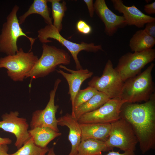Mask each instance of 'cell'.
<instances>
[{
	"instance_id": "6da1fadb",
	"label": "cell",
	"mask_w": 155,
	"mask_h": 155,
	"mask_svg": "<svg viewBox=\"0 0 155 155\" xmlns=\"http://www.w3.org/2000/svg\"><path fill=\"white\" fill-rule=\"evenodd\" d=\"M121 117L131 125L144 154L155 147V94L142 104L126 102L122 105Z\"/></svg>"
},
{
	"instance_id": "7a4b0ae2",
	"label": "cell",
	"mask_w": 155,
	"mask_h": 155,
	"mask_svg": "<svg viewBox=\"0 0 155 155\" xmlns=\"http://www.w3.org/2000/svg\"><path fill=\"white\" fill-rule=\"evenodd\" d=\"M154 66L151 63L143 72L125 81L120 98L131 103L149 100L155 94L152 74Z\"/></svg>"
},
{
	"instance_id": "3957f363",
	"label": "cell",
	"mask_w": 155,
	"mask_h": 155,
	"mask_svg": "<svg viewBox=\"0 0 155 155\" xmlns=\"http://www.w3.org/2000/svg\"><path fill=\"white\" fill-rule=\"evenodd\" d=\"M42 48L41 57L25 78L44 77L56 70L57 66L70 63V56L64 50L45 43L42 44Z\"/></svg>"
},
{
	"instance_id": "277c9868",
	"label": "cell",
	"mask_w": 155,
	"mask_h": 155,
	"mask_svg": "<svg viewBox=\"0 0 155 155\" xmlns=\"http://www.w3.org/2000/svg\"><path fill=\"white\" fill-rule=\"evenodd\" d=\"M19 7L14 5L7 16L6 21L3 25L0 34V52L7 55L15 54L18 51L17 44L18 39L20 36L26 37L30 41L31 51L36 38L28 36L20 26L17 16Z\"/></svg>"
},
{
	"instance_id": "5b68a950",
	"label": "cell",
	"mask_w": 155,
	"mask_h": 155,
	"mask_svg": "<svg viewBox=\"0 0 155 155\" xmlns=\"http://www.w3.org/2000/svg\"><path fill=\"white\" fill-rule=\"evenodd\" d=\"M38 37L42 43L46 44L52 41L48 38H52L58 41L65 47L70 52L74 61L77 70L83 69L78 58L79 53L81 51L96 53L103 51L100 44L96 45L92 42L87 43L84 42L80 43L72 42L63 37L60 32L53 24L47 25L38 31Z\"/></svg>"
},
{
	"instance_id": "8992f818",
	"label": "cell",
	"mask_w": 155,
	"mask_h": 155,
	"mask_svg": "<svg viewBox=\"0 0 155 155\" xmlns=\"http://www.w3.org/2000/svg\"><path fill=\"white\" fill-rule=\"evenodd\" d=\"M38 59L32 52L26 53L20 48L15 54L0 58V68L6 69L8 76L13 81L22 82Z\"/></svg>"
},
{
	"instance_id": "52a82bcc",
	"label": "cell",
	"mask_w": 155,
	"mask_h": 155,
	"mask_svg": "<svg viewBox=\"0 0 155 155\" xmlns=\"http://www.w3.org/2000/svg\"><path fill=\"white\" fill-rule=\"evenodd\" d=\"M111 124L109 136L105 142L109 150L116 147L124 152L134 151L138 141L129 123L121 117Z\"/></svg>"
},
{
	"instance_id": "ba28073f",
	"label": "cell",
	"mask_w": 155,
	"mask_h": 155,
	"mask_svg": "<svg viewBox=\"0 0 155 155\" xmlns=\"http://www.w3.org/2000/svg\"><path fill=\"white\" fill-rule=\"evenodd\" d=\"M155 59V49H152L141 52H128L119 59L115 68L123 82L139 73L147 64Z\"/></svg>"
},
{
	"instance_id": "9c48e42d",
	"label": "cell",
	"mask_w": 155,
	"mask_h": 155,
	"mask_svg": "<svg viewBox=\"0 0 155 155\" xmlns=\"http://www.w3.org/2000/svg\"><path fill=\"white\" fill-rule=\"evenodd\" d=\"M124 83L119 73L113 67L112 61L108 59L101 76L93 77L88 85L111 99L120 98Z\"/></svg>"
},
{
	"instance_id": "30bf717a",
	"label": "cell",
	"mask_w": 155,
	"mask_h": 155,
	"mask_svg": "<svg viewBox=\"0 0 155 155\" xmlns=\"http://www.w3.org/2000/svg\"><path fill=\"white\" fill-rule=\"evenodd\" d=\"M127 102L120 98L109 99L98 109L82 115L79 124L111 123L121 118V108Z\"/></svg>"
},
{
	"instance_id": "8fae6325",
	"label": "cell",
	"mask_w": 155,
	"mask_h": 155,
	"mask_svg": "<svg viewBox=\"0 0 155 155\" xmlns=\"http://www.w3.org/2000/svg\"><path fill=\"white\" fill-rule=\"evenodd\" d=\"M61 81L59 79L55 81L53 88L49 93V99L45 108L43 110H36L33 113L30 123L31 129L36 127H47L59 132L55 116L59 106L55 104V100L56 92Z\"/></svg>"
},
{
	"instance_id": "7c38bea8",
	"label": "cell",
	"mask_w": 155,
	"mask_h": 155,
	"mask_svg": "<svg viewBox=\"0 0 155 155\" xmlns=\"http://www.w3.org/2000/svg\"><path fill=\"white\" fill-rule=\"evenodd\" d=\"M18 111H11L1 116L0 128L4 131L13 134L16 141L15 145L18 149L20 148L30 137L28 132L29 125L26 119L19 117Z\"/></svg>"
},
{
	"instance_id": "4fadbf2b",
	"label": "cell",
	"mask_w": 155,
	"mask_h": 155,
	"mask_svg": "<svg viewBox=\"0 0 155 155\" xmlns=\"http://www.w3.org/2000/svg\"><path fill=\"white\" fill-rule=\"evenodd\" d=\"M94 12L104 23V32L108 36H113L119 28L127 25L123 16L117 15L108 7L104 0H96L94 3Z\"/></svg>"
},
{
	"instance_id": "5bb4252c",
	"label": "cell",
	"mask_w": 155,
	"mask_h": 155,
	"mask_svg": "<svg viewBox=\"0 0 155 155\" xmlns=\"http://www.w3.org/2000/svg\"><path fill=\"white\" fill-rule=\"evenodd\" d=\"M114 9L123 14L127 25L142 28L148 23L155 21V18L146 15L134 5H125L122 0H111Z\"/></svg>"
},
{
	"instance_id": "9a60e30c",
	"label": "cell",
	"mask_w": 155,
	"mask_h": 155,
	"mask_svg": "<svg viewBox=\"0 0 155 155\" xmlns=\"http://www.w3.org/2000/svg\"><path fill=\"white\" fill-rule=\"evenodd\" d=\"M59 67L69 72L66 73L59 69H56L57 72L61 75L68 83L69 87L68 94L70 96L72 109L75 96L80 90L81 85L84 81L91 78L93 73L87 69L75 70L68 68L63 65H60Z\"/></svg>"
},
{
	"instance_id": "2e32d148",
	"label": "cell",
	"mask_w": 155,
	"mask_h": 155,
	"mask_svg": "<svg viewBox=\"0 0 155 155\" xmlns=\"http://www.w3.org/2000/svg\"><path fill=\"white\" fill-rule=\"evenodd\" d=\"M58 125L66 126L69 129L68 139L71 149L68 155H77L78 149L81 140L82 131L78 120L71 114L67 113L57 119Z\"/></svg>"
},
{
	"instance_id": "e0dca14e",
	"label": "cell",
	"mask_w": 155,
	"mask_h": 155,
	"mask_svg": "<svg viewBox=\"0 0 155 155\" xmlns=\"http://www.w3.org/2000/svg\"><path fill=\"white\" fill-rule=\"evenodd\" d=\"M80 124L82 131L81 140L92 139L105 142L108 137L111 123Z\"/></svg>"
},
{
	"instance_id": "ac0fdd59",
	"label": "cell",
	"mask_w": 155,
	"mask_h": 155,
	"mask_svg": "<svg viewBox=\"0 0 155 155\" xmlns=\"http://www.w3.org/2000/svg\"><path fill=\"white\" fill-rule=\"evenodd\" d=\"M28 132L35 144L42 148L46 147L51 141L62 134L47 127H35Z\"/></svg>"
},
{
	"instance_id": "d6986e66",
	"label": "cell",
	"mask_w": 155,
	"mask_h": 155,
	"mask_svg": "<svg viewBox=\"0 0 155 155\" xmlns=\"http://www.w3.org/2000/svg\"><path fill=\"white\" fill-rule=\"evenodd\" d=\"M155 38L147 34L144 30L137 31L129 40V46L132 51L141 52L152 49Z\"/></svg>"
},
{
	"instance_id": "ffe728a7",
	"label": "cell",
	"mask_w": 155,
	"mask_h": 155,
	"mask_svg": "<svg viewBox=\"0 0 155 155\" xmlns=\"http://www.w3.org/2000/svg\"><path fill=\"white\" fill-rule=\"evenodd\" d=\"M47 0H34L28 10L19 17L20 24L24 23L29 16L33 14L41 16L47 25L53 24L52 19L50 16V9L49 7Z\"/></svg>"
},
{
	"instance_id": "44dd1931",
	"label": "cell",
	"mask_w": 155,
	"mask_h": 155,
	"mask_svg": "<svg viewBox=\"0 0 155 155\" xmlns=\"http://www.w3.org/2000/svg\"><path fill=\"white\" fill-rule=\"evenodd\" d=\"M109 99L105 94L98 91L89 100L74 110V117L78 120L83 115L98 109Z\"/></svg>"
},
{
	"instance_id": "7402d4cb",
	"label": "cell",
	"mask_w": 155,
	"mask_h": 155,
	"mask_svg": "<svg viewBox=\"0 0 155 155\" xmlns=\"http://www.w3.org/2000/svg\"><path fill=\"white\" fill-rule=\"evenodd\" d=\"M105 142L89 139L81 140L77 155H99L102 152L109 151Z\"/></svg>"
},
{
	"instance_id": "603a6c76",
	"label": "cell",
	"mask_w": 155,
	"mask_h": 155,
	"mask_svg": "<svg viewBox=\"0 0 155 155\" xmlns=\"http://www.w3.org/2000/svg\"><path fill=\"white\" fill-rule=\"evenodd\" d=\"M60 0H49L48 2L51 3L53 25L60 32L63 27L62 22L67 7L66 2L63 1L60 2Z\"/></svg>"
},
{
	"instance_id": "cb8c5ba5",
	"label": "cell",
	"mask_w": 155,
	"mask_h": 155,
	"mask_svg": "<svg viewBox=\"0 0 155 155\" xmlns=\"http://www.w3.org/2000/svg\"><path fill=\"white\" fill-rule=\"evenodd\" d=\"M49 150L47 147L42 148L36 146L30 137L22 147L11 155H45Z\"/></svg>"
},
{
	"instance_id": "d4e9b609",
	"label": "cell",
	"mask_w": 155,
	"mask_h": 155,
	"mask_svg": "<svg viewBox=\"0 0 155 155\" xmlns=\"http://www.w3.org/2000/svg\"><path fill=\"white\" fill-rule=\"evenodd\" d=\"M98 92L95 88L90 86L83 90L80 89L75 98L73 107L72 109L71 115L72 116L74 117L75 110L89 100Z\"/></svg>"
},
{
	"instance_id": "484cf974",
	"label": "cell",
	"mask_w": 155,
	"mask_h": 155,
	"mask_svg": "<svg viewBox=\"0 0 155 155\" xmlns=\"http://www.w3.org/2000/svg\"><path fill=\"white\" fill-rule=\"evenodd\" d=\"M76 28L80 33L84 35H88L92 32L91 26L86 22L82 20H80L77 23Z\"/></svg>"
},
{
	"instance_id": "4316f807",
	"label": "cell",
	"mask_w": 155,
	"mask_h": 155,
	"mask_svg": "<svg viewBox=\"0 0 155 155\" xmlns=\"http://www.w3.org/2000/svg\"><path fill=\"white\" fill-rule=\"evenodd\" d=\"M144 30L147 34L155 38V21L146 24Z\"/></svg>"
},
{
	"instance_id": "83f0119b",
	"label": "cell",
	"mask_w": 155,
	"mask_h": 155,
	"mask_svg": "<svg viewBox=\"0 0 155 155\" xmlns=\"http://www.w3.org/2000/svg\"><path fill=\"white\" fill-rule=\"evenodd\" d=\"M84 1L87 6L90 17L91 18H92L94 12L93 1L92 0H84Z\"/></svg>"
},
{
	"instance_id": "f1b7e54d",
	"label": "cell",
	"mask_w": 155,
	"mask_h": 155,
	"mask_svg": "<svg viewBox=\"0 0 155 155\" xmlns=\"http://www.w3.org/2000/svg\"><path fill=\"white\" fill-rule=\"evenodd\" d=\"M144 10L148 14L155 13V2L147 4L144 6Z\"/></svg>"
},
{
	"instance_id": "f546056e",
	"label": "cell",
	"mask_w": 155,
	"mask_h": 155,
	"mask_svg": "<svg viewBox=\"0 0 155 155\" xmlns=\"http://www.w3.org/2000/svg\"><path fill=\"white\" fill-rule=\"evenodd\" d=\"M99 155H135L134 151H127L124 152L123 153H120L119 152H115L113 151H109L106 154H101Z\"/></svg>"
},
{
	"instance_id": "4dcf8cb0",
	"label": "cell",
	"mask_w": 155,
	"mask_h": 155,
	"mask_svg": "<svg viewBox=\"0 0 155 155\" xmlns=\"http://www.w3.org/2000/svg\"><path fill=\"white\" fill-rule=\"evenodd\" d=\"M9 150V148L7 145L4 144L0 146V155H11V154H9L7 152Z\"/></svg>"
},
{
	"instance_id": "1f68e13d",
	"label": "cell",
	"mask_w": 155,
	"mask_h": 155,
	"mask_svg": "<svg viewBox=\"0 0 155 155\" xmlns=\"http://www.w3.org/2000/svg\"><path fill=\"white\" fill-rule=\"evenodd\" d=\"M11 142V140L9 138H3L0 137V146L4 144H9Z\"/></svg>"
},
{
	"instance_id": "d6a6232c",
	"label": "cell",
	"mask_w": 155,
	"mask_h": 155,
	"mask_svg": "<svg viewBox=\"0 0 155 155\" xmlns=\"http://www.w3.org/2000/svg\"><path fill=\"white\" fill-rule=\"evenodd\" d=\"M45 155H56L55 153L53 148H52L49 149V151L48 152V153Z\"/></svg>"
}]
</instances>
